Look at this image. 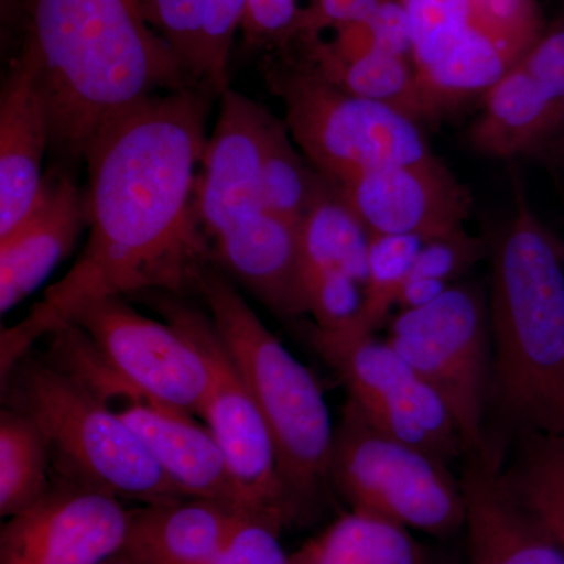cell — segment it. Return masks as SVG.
<instances>
[{"instance_id":"cell-1","label":"cell","mask_w":564,"mask_h":564,"mask_svg":"<svg viewBox=\"0 0 564 564\" xmlns=\"http://www.w3.org/2000/svg\"><path fill=\"white\" fill-rule=\"evenodd\" d=\"M204 91L159 93L99 131L88 166L87 245L18 325L2 329V383L32 344L74 325L93 304L144 291L198 289L214 250L195 207L207 137Z\"/></svg>"},{"instance_id":"cell-2","label":"cell","mask_w":564,"mask_h":564,"mask_svg":"<svg viewBox=\"0 0 564 564\" xmlns=\"http://www.w3.org/2000/svg\"><path fill=\"white\" fill-rule=\"evenodd\" d=\"M11 11L51 141L68 154L84 158L101 129L150 96L193 87L152 25L148 0H11Z\"/></svg>"},{"instance_id":"cell-3","label":"cell","mask_w":564,"mask_h":564,"mask_svg":"<svg viewBox=\"0 0 564 564\" xmlns=\"http://www.w3.org/2000/svg\"><path fill=\"white\" fill-rule=\"evenodd\" d=\"M514 187L513 217L488 242L491 408L502 422L488 444L500 451L524 430L564 433V245Z\"/></svg>"},{"instance_id":"cell-4","label":"cell","mask_w":564,"mask_h":564,"mask_svg":"<svg viewBox=\"0 0 564 564\" xmlns=\"http://www.w3.org/2000/svg\"><path fill=\"white\" fill-rule=\"evenodd\" d=\"M198 291L269 425L282 485L306 514L332 488L334 426L322 386L214 267L204 270Z\"/></svg>"},{"instance_id":"cell-5","label":"cell","mask_w":564,"mask_h":564,"mask_svg":"<svg viewBox=\"0 0 564 564\" xmlns=\"http://www.w3.org/2000/svg\"><path fill=\"white\" fill-rule=\"evenodd\" d=\"M2 388L7 406L39 425L65 480L144 505L184 499L120 415L51 355L22 358Z\"/></svg>"},{"instance_id":"cell-6","label":"cell","mask_w":564,"mask_h":564,"mask_svg":"<svg viewBox=\"0 0 564 564\" xmlns=\"http://www.w3.org/2000/svg\"><path fill=\"white\" fill-rule=\"evenodd\" d=\"M329 485L352 511L451 538L466 527L462 480L448 463L378 430L348 399L334 426Z\"/></svg>"},{"instance_id":"cell-7","label":"cell","mask_w":564,"mask_h":564,"mask_svg":"<svg viewBox=\"0 0 564 564\" xmlns=\"http://www.w3.org/2000/svg\"><path fill=\"white\" fill-rule=\"evenodd\" d=\"M273 85L293 140L334 185L370 170L436 158L421 122L343 90L311 66L284 70Z\"/></svg>"},{"instance_id":"cell-8","label":"cell","mask_w":564,"mask_h":564,"mask_svg":"<svg viewBox=\"0 0 564 564\" xmlns=\"http://www.w3.org/2000/svg\"><path fill=\"white\" fill-rule=\"evenodd\" d=\"M386 340L443 397L467 455L484 451L492 397L488 293L452 285L425 306L399 311Z\"/></svg>"},{"instance_id":"cell-9","label":"cell","mask_w":564,"mask_h":564,"mask_svg":"<svg viewBox=\"0 0 564 564\" xmlns=\"http://www.w3.org/2000/svg\"><path fill=\"white\" fill-rule=\"evenodd\" d=\"M154 304L170 325L192 340L209 367V391L198 415L221 448L245 502L256 513L291 524L300 513L282 485L272 433L210 315L170 293L155 296Z\"/></svg>"},{"instance_id":"cell-10","label":"cell","mask_w":564,"mask_h":564,"mask_svg":"<svg viewBox=\"0 0 564 564\" xmlns=\"http://www.w3.org/2000/svg\"><path fill=\"white\" fill-rule=\"evenodd\" d=\"M55 356L120 415L182 496L256 513L234 484L210 430L196 422L193 414L154 402L137 391L104 361L90 337L79 329L62 337Z\"/></svg>"},{"instance_id":"cell-11","label":"cell","mask_w":564,"mask_h":564,"mask_svg":"<svg viewBox=\"0 0 564 564\" xmlns=\"http://www.w3.org/2000/svg\"><path fill=\"white\" fill-rule=\"evenodd\" d=\"M315 352L336 370L348 399L378 430L451 463L467 454L443 397L392 347L373 334H307Z\"/></svg>"},{"instance_id":"cell-12","label":"cell","mask_w":564,"mask_h":564,"mask_svg":"<svg viewBox=\"0 0 564 564\" xmlns=\"http://www.w3.org/2000/svg\"><path fill=\"white\" fill-rule=\"evenodd\" d=\"M74 325L137 391L154 402L199 414L209 391V367L180 329L141 315L122 299L93 304Z\"/></svg>"},{"instance_id":"cell-13","label":"cell","mask_w":564,"mask_h":564,"mask_svg":"<svg viewBox=\"0 0 564 564\" xmlns=\"http://www.w3.org/2000/svg\"><path fill=\"white\" fill-rule=\"evenodd\" d=\"M131 511L120 497L62 478L0 532V564H101L121 554Z\"/></svg>"},{"instance_id":"cell-14","label":"cell","mask_w":564,"mask_h":564,"mask_svg":"<svg viewBox=\"0 0 564 564\" xmlns=\"http://www.w3.org/2000/svg\"><path fill=\"white\" fill-rule=\"evenodd\" d=\"M334 187L370 236H448L464 229L473 204L469 191L437 158L370 170Z\"/></svg>"},{"instance_id":"cell-15","label":"cell","mask_w":564,"mask_h":564,"mask_svg":"<svg viewBox=\"0 0 564 564\" xmlns=\"http://www.w3.org/2000/svg\"><path fill=\"white\" fill-rule=\"evenodd\" d=\"M220 99V115L207 140L195 191L196 215L210 242L263 210L262 162L274 118L231 88Z\"/></svg>"},{"instance_id":"cell-16","label":"cell","mask_w":564,"mask_h":564,"mask_svg":"<svg viewBox=\"0 0 564 564\" xmlns=\"http://www.w3.org/2000/svg\"><path fill=\"white\" fill-rule=\"evenodd\" d=\"M85 203L69 174L44 176L39 199L10 232L0 236V311L13 310L43 284L73 250Z\"/></svg>"},{"instance_id":"cell-17","label":"cell","mask_w":564,"mask_h":564,"mask_svg":"<svg viewBox=\"0 0 564 564\" xmlns=\"http://www.w3.org/2000/svg\"><path fill=\"white\" fill-rule=\"evenodd\" d=\"M502 455L485 447L469 455L462 480L466 497V564H556L563 551L500 485Z\"/></svg>"},{"instance_id":"cell-18","label":"cell","mask_w":564,"mask_h":564,"mask_svg":"<svg viewBox=\"0 0 564 564\" xmlns=\"http://www.w3.org/2000/svg\"><path fill=\"white\" fill-rule=\"evenodd\" d=\"M50 117L35 69L18 55L0 95V236L31 212L43 187Z\"/></svg>"},{"instance_id":"cell-19","label":"cell","mask_w":564,"mask_h":564,"mask_svg":"<svg viewBox=\"0 0 564 564\" xmlns=\"http://www.w3.org/2000/svg\"><path fill=\"white\" fill-rule=\"evenodd\" d=\"M214 259L281 317L307 313L300 228L261 210L212 242Z\"/></svg>"},{"instance_id":"cell-20","label":"cell","mask_w":564,"mask_h":564,"mask_svg":"<svg viewBox=\"0 0 564 564\" xmlns=\"http://www.w3.org/2000/svg\"><path fill=\"white\" fill-rule=\"evenodd\" d=\"M254 516L262 514L192 497L144 505L131 511L121 554L135 564H210Z\"/></svg>"},{"instance_id":"cell-21","label":"cell","mask_w":564,"mask_h":564,"mask_svg":"<svg viewBox=\"0 0 564 564\" xmlns=\"http://www.w3.org/2000/svg\"><path fill=\"white\" fill-rule=\"evenodd\" d=\"M469 140L492 158H552L564 144V110L519 62L485 93Z\"/></svg>"},{"instance_id":"cell-22","label":"cell","mask_w":564,"mask_h":564,"mask_svg":"<svg viewBox=\"0 0 564 564\" xmlns=\"http://www.w3.org/2000/svg\"><path fill=\"white\" fill-rule=\"evenodd\" d=\"M497 475L511 499L564 552V433L513 434Z\"/></svg>"},{"instance_id":"cell-23","label":"cell","mask_w":564,"mask_h":564,"mask_svg":"<svg viewBox=\"0 0 564 564\" xmlns=\"http://www.w3.org/2000/svg\"><path fill=\"white\" fill-rule=\"evenodd\" d=\"M521 61L518 52L474 22L429 68L415 74L425 120L478 93L485 95Z\"/></svg>"},{"instance_id":"cell-24","label":"cell","mask_w":564,"mask_h":564,"mask_svg":"<svg viewBox=\"0 0 564 564\" xmlns=\"http://www.w3.org/2000/svg\"><path fill=\"white\" fill-rule=\"evenodd\" d=\"M292 564H434L410 529L362 511L340 516L291 554Z\"/></svg>"},{"instance_id":"cell-25","label":"cell","mask_w":564,"mask_h":564,"mask_svg":"<svg viewBox=\"0 0 564 564\" xmlns=\"http://www.w3.org/2000/svg\"><path fill=\"white\" fill-rule=\"evenodd\" d=\"M303 276L343 272L366 284L370 232L333 187L300 226Z\"/></svg>"},{"instance_id":"cell-26","label":"cell","mask_w":564,"mask_h":564,"mask_svg":"<svg viewBox=\"0 0 564 564\" xmlns=\"http://www.w3.org/2000/svg\"><path fill=\"white\" fill-rule=\"evenodd\" d=\"M51 451L35 422L7 406L0 414V514L13 518L51 489Z\"/></svg>"},{"instance_id":"cell-27","label":"cell","mask_w":564,"mask_h":564,"mask_svg":"<svg viewBox=\"0 0 564 564\" xmlns=\"http://www.w3.org/2000/svg\"><path fill=\"white\" fill-rule=\"evenodd\" d=\"M322 173H315L293 148L285 122L273 118L261 173V206L269 214L302 226L315 204L333 191Z\"/></svg>"},{"instance_id":"cell-28","label":"cell","mask_w":564,"mask_h":564,"mask_svg":"<svg viewBox=\"0 0 564 564\" xmlns=\"http://www.w3.org/2000/svg\"><path fill=\"white\" fill-rule=\"evenodd\" d=\"M313 69L351 95L425 121L414 66L406 58L372 50L356 61Z\"/></svg>"},{"instance_id":"cell-29","label":"cell","mask_w":564,"mask_h":564,"mask_svg":"<svg viewBox=\"0 0 564 564\" xmlns=\"http://www.w3.org/2000/svg\"><path fill=\"white\" fill-rule=\"evenodd\" d=\"M489 252V243L466 229L425 240L400 292L399 311L414 310L440 299Z\"/></svg>"},{"instance_id":"cell-30","label":"cell","mask_w":564,"mask_h":564,"mask_svg":"<svg viewBox=\"0 0 564 564\" xmlns=\"http://www.w3.org/2000/svg\"><path fill=\"white\" fill-rule=\"evenodd\" d=\"M425 240L415 236H370L364 284L362 332L373 334L399 302L400 292Z\"/></svg>"},{"instance_id":"cell-31","label":"cell","mask_w":564,"mask_h":564,"mask_svg":"<svg viewBox=\"0 0 564 564\" xmlns=\"http://www.w3.org/2000/svg\"><path fill=\"white\" fill-rule=\"evenodd\" d=\"M413 33L415 74L474 24L473 0H402Z\"/></svg>"},{"instance_id":"cell-32","label":"cell","mask_w":564,"mask_h":564,"mask_svg":"<svg viewBox=\"0 0 564 564\" xmlns=\"http://www.w3.org/2000/svg\"><path fill=\"white\" fill-rule=\"evenodd\" d=\"M307 314L325 333H362L364 285L343 272L304 274Z\"/></svg>"},{"instance_id":"cell-33","label":"cell","mask_w":564,"mask_h":564,"mask_svg":"<svg viewBox=\"0 0 564 564\" xmlns=\"http://www.w3.org/2000/svg\"><path fill=\"white\" fill-rule=\"evenodd\" d=\"M152 25L193 84H202L207 0H148Z\"/></svg>"},{"instance_id":"cell-34","label":"cell","mask_w":564,"mask_h":564,"mask_svg":"<svg viewBox=\"0 0 564 564\" xmlns=\"http://www.w3.org/2000/svg\"><path fill=\"white\" fill-rule=\"evenodd\" d=\"M245 2L247 0H207L202 77L207 91L221 96L229 88V55L234 36L242 28Z\"/></svg>"},{"instance_id":"cell-35","label":"cell","mask_w":564,"mask_h":564,"mask_svg":"<svg viewBox=\"0 0 564 564\" xmlns=\"http://www.w3.org/2000/svg\"><path fill=\"white\" fill-rule=\"evenodd\" d=\"M474 22L524 57L540 40L533 0H473Z\"/></svg>"},{"instance_id":"cell-36","label":"cell","mask_w":564,"mask_h":564,"mask_svg":"<svg viewBox=\"0 0 564 564\" xmlns=\"http://www.w3.org/2000/svg\"><path fill=\"white\" fill-rule=\"evenodd\" d=\"M282 527L262 516L247 519L210 564H292L280 543Z\"/></svg>"},{"instance_id":"cell-37","label":"cell","mask_w":564,"mask_h":564,"mask_svg":"<svg viewBox=\"0 0 564 564\" xmlns=\"http://www.w3.org/2000/svg\"><path fill=\"white\" fill-rule=\"evenodd\" d=\"M521 63L564 110V10Z\"/></svg>"},{"instance_id":"cell-38","label":"cell","mask_w":564,"mask_h":564,"mask_svg":"<svg viewBox=\"0 0 564 564\" xmlns=\"http://www.w3.org/2000/svg\"><path fill=\"white\" fill-rule=\"evenodd\" d=\"M300 13L296 0H247L242 28L254 43L282 40L293 35Z\"/></svg>"},{"instance_id":"cell-39","label":"cell","mask_w":564,"mask_h":564,"mask_svg":"<svg viewBox=\"0 0 564 564\" xmlns=\"http://www.w3.org/2000/svg\"><path fill=\"white\" fill-rule=\"evenodd\" d=\"M366 24L372 36L373 50L413 62V33L402 0H383Z\"/></svg>"},{"instance_id":"cell-40","label":"cell","mask_w":564,"mask_h":564,"mask_svg":"<svg viewBox=\"0 0 564 564\" xmlns=\"http://www.w3.org/2000/svg\"><path fill=\"white\" fill-rule=\"evenodd\" d=\"M383 0H315L310 10L300 13L295 32L315 36L328 25L359 24L372 18Z\"/></svg>"},{"instance_id":"cell-41","label":"cell","mask_w":564,"mask_h":564,"mask_svg":"<svg viewBox=\"0 0 564 564\" xmlns=\"http://www.w3.org/2000/svg\"><path fill=\"white\" fill-rule=\"evenodd\" d=\"M101 564H135V563L131 562V560H129L128 556L118 554V555L111 556V558L107 560V562H104Z\"/></svg>"},{"instance_id":"cell-42","label":"cell","mask_w":564,"mask_h":564,"mask_svg":"<svg viewBox=\"0 0 564 564\" xmlns=\"http://www.w3.org/2000/svg\"><path fill=\"white\" fill-rule=\"evenodd\" d=\"M552 159H554V161L558 162L560 165H562L564 172V144L562 148H560L558 151L555 152L554 155H552Z\"/></svg>"},{"instance_id":"cell-43","label":"cell","mask_w":564,"mask_h":564,"mask_svg":"<svg viewBox=\"0 0 564 564\" xmlns=\"http://www.w3.org/2000/svg\"><path fill=\"white\" fill-rule=\"evenodd\" d=\"M11 0H2V11L3 13H10Z\"/></svg>"}]
</instances>
